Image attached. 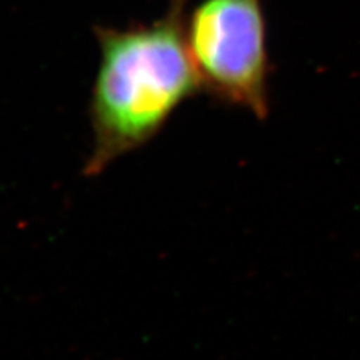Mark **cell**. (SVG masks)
Instances as JSON below:
<instances>
[{
  "instance_id": "7a4b0ae2",
  "label": "cell",
  "mask_w": 360,
  "mask_h": 360,
  "mask_svg": "<svg viewBox=\"0 0 360 360\" xmlns=\"http://www.w3.org/2000/svg\"><path fill=\"white\" fill-rule=\"evenodd\" d=\"M185 38L202 89L257 119L267 117L270 60L262 0H198L186 14Z\"/></svg>"
},
{
  "instance_id": "6da1fadb",
  "label": "cell",
  "mask_w": 360,
  "mask_h": 360,
  "mask_svg": "<svg viewBox=\"0 0 360 360\" xmlns=\"http://www.w3.org/2000/svg\"><path fill=\"white\" fill-rule=\"evenodd\" d=\"M189 0H170L152 22L96 26L99 65L90 98L92 150L86 176L150 141L173 112L202 89L185 38Z\"/></svg>"
}]
</instances>
